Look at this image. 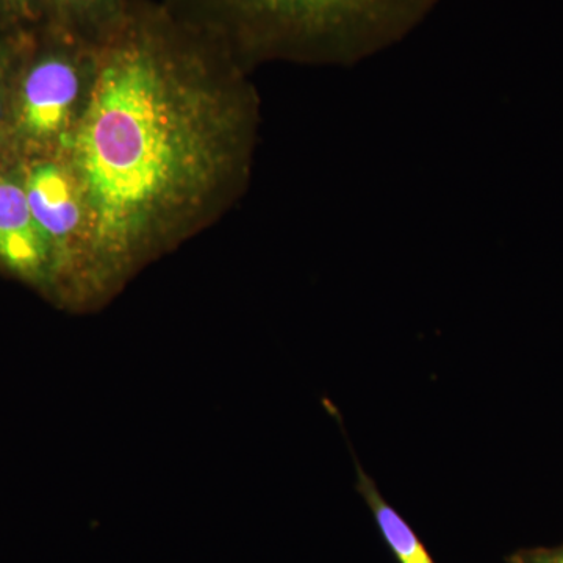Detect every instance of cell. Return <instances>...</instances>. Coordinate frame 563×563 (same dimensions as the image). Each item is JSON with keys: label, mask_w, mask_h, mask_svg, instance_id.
Instances as JSON below:
<instances>
[{"label": "cell", "mask_w": 563, "mask_h": 563, "mask_svg": "<svg viewBox=\"0 0 563 563\" xmlns=\"http://www.w3.org/2000/svg\"><path fill=\"white\" fill-rule=\"evenodd\" d=\"M129 0H46V21L99 46L120 25Z\"/></svg>", "instance_id": "cell-6"}, {"label": "cell", "mask_w": 563, "mask_h": 563, "mask_svg": "<svg viewBox=\"0 0 563 563\" xmlns=\"http://www.w3.org/2000/svg\"><path fill=\"white\" fill-rule=\"evenodd\" d=\"M357 468V490L368 504L374 521L379 528L384 542L390 548L398 563H435L422 544L420 537L415 533L410 525L398 514L395 507L385 501L379 488L372 477L362 468L355 459Z\"/></svg>", "instance_id": "cell-7"}, {"label": "cell", "mask_w": 563, "mask_h": 563, "mask_svg": "<svg viewBox=\"0 0 563 563\" xmlns=\"http://www.w3.org/2000/svg\"><path fill=\"white\" fill-rule=\"evenodd\" d=\"M507 563H563V544L555 548L518 551L507 558Z\"/></svg>", "instance_id": "cell-10"}, {"label": "cell", "mask_w": 563, "mask_h": 563, "mask_svg": "<svg viewBox=\"0 0 563 563\" xmlns=\"http://www.w3.org/2000/svg\"><path fill=\"white\" fill-rule=\"evenodd\" d=\"M437 0H163L244 69L352 65L401 40Z\"/></svg>", "instance_id": "cell-2"}, {"label": "cell", "mask_w": 563, "mask_h": 563, "mask_svg": "<svg viewBox=\"0 0 563 563\" xmlns=\"http://www.w3.org/2000/svg\"><path fill=\"white\" fill-rule=\"evenodd\" d=\"M21 162L33 218L49 250L58 306L85 307L90 222L84 196L65 154Z\"/></svg>", "instance_id": "cell-4"}, {"label": "cell", "mask_w": 563, "mask_h": 563, "mask_svg": "<svg viewBox=\"0 0 563 563\" xmlns=\"http://www.w3.org/2000/svg\"><path fill=\"white\" fill-rule=\"evenodd\" d=\"M46 21V0H0V29L29 33Z\"/></svg>", "instance_id": "cell-9"}, {"label": "cell", "mask_w": 563, "mask_h": 563, "mask_svg": "<svg viewBox=\"0 0 563 563\" xmlns=\"http://www.w3.org/2000/svg\"><path fill=\"white\" fill-rule=\"evenodd\" d=\"M0 273L57 301L47 244L33 218L21 162L0 152Z\"/></svg>", "instance_id": "cell-5"}, {"label": "cell", "mask_w": 563, "mask_h": 563, "mask_svg": "<svg viewBox=\"0 0 563 563\" xmlns=\"http://www.w3.org/2000/svg\"><path fill=\"white\" fill-rule=\"evenodd\" d=\"M29 33H10L0 29V140L9 117L14 74Z\"/></svg>", "instance_id": "cell-8"}, {"label": "cell", "mask_w": 563, "mask_h": 563, "mask_svg": "<svg viewBox=\"0 0 563 563\" xmlns=\"http://www.w3.org/2000/svg\"><path fill=\"white\" fill-rule=\"evenodd\" d=\"M98 46L44 21L22 46L0 152L24 161L58 154L87 110Z\"/></svg>", "instance_id": "cell-3"}, {"label": "cell", "mask_w": 563, "mask_h": 563, "mask_svg": "<svg viewBox=\"0 0 563 563\" xmlns=\"http://www.w3.org/2000/svg\"><path fill=\"white\" fill-rule=\"evenodd\" d=\"M258 124L250 70L231 52L165 3L129 0L63 150L90 222L85 307L235 206Z\"/></svg>", "instance_id": "cell-1"}]
</instances>
